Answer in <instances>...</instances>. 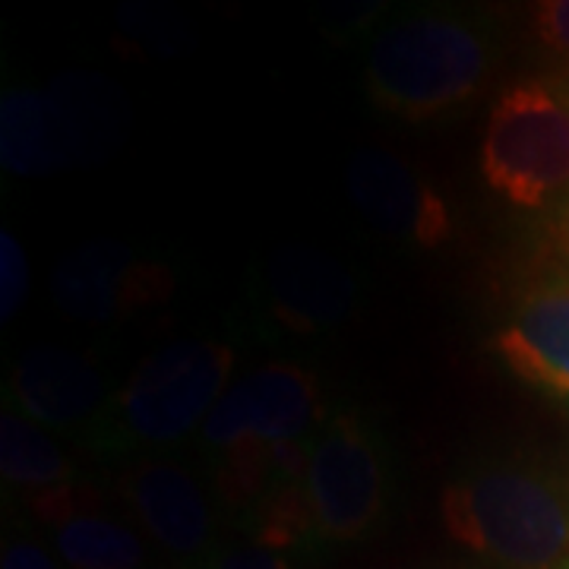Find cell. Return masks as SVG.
<instances>
[{
	"instance_id": "10",
	"label": "cell",
	"mask_w": 569,
	"mask_h": 569,
	"mask_svg": "<svg viewBox=\"0 0 569 569\" xmlns=\"http://www.w3.org/2000/svg\"><path fill=\"white\" fill-rule=\"evenodd\" d=\"M493 355L516 380L569 406V269L538 276L493 332Z\"/></svg>"
},
{
	"instance_id": "5",
	"label": "cell",
	"mask_w": 569,
	"mask_h": 569,
	"mask_svg": "<svg viewBox=\"0 0 569 569\" xmlns=\"http://www.w3.org/2000/svg\"><path fill=\"white\" fill-rule=\"evenodd\" d=\"M310 538L320 545H355L387 516V449L358 411L326 418L310 443L305 475Z\"/></svg>"
},
{
	"instance_id": "16",
	"label": "cell",
	"mask_w": 569,
	"mask_h": 569,
	"mask_svg": "<svg viewBox=\"0 0 569 569\" xmlns=\"http://www.w3.org/2000/svg\"><path fill=\"white\" fill-rule=\"evenodd\" d=\"M0 162L10 174L44 178L58 174L39 86H17L0 102Z\"/></svg>"
},
{
	"instance_id": "11",
	"label": "cell",
	"mask_w": 569,
	"mask_h": 569,
	"mask_svg": "<svg viewBox=\"0 0 569 569\" xmlns=\"http://www.w3.org/2000/svg\"><path fill=\"white\" fill-rule=\"evenodd\" d=\"M7 399L32 425L51 433H77L99 425L111 402L99 367L63 346H32L13 365Z\"/></svg>"
},
{
	"instance_id": "23",
	"label": "cell",
	"mask_w": 569,
	"mask_h": 569,
	"mask_svg": "<svg viewBox=\"0 0 569 569\" xmlns=\"http://www.w3.org/2000/svg\"><path fill=\"white\" fill-rule=\"evenodd\" d=\"M567 569H569V563H567Z\"/></svg>"
},
{
	"instance_id": "21",
	"label": "cell",
	"mask_w": 569,
	"mask_h": 569,
	"mask_svg": "<svg viewBox=\"0 0 569 569\" xmlns=\"http://www.w3.org/2000/svg\"><path fill=\"white\" fill-rule=\"evenodd\" d=\"M550 241L553 250L569 263V197L553 209V222H550ZM569 269V266H567Z\"/></svg>"
},
{
	"instance_id": "9",
	"label": "cell",
	"mask_w": 569,
	"mask_h": 569,
	"mask_svg": "<svg viewBox=\"0 0 569 569\" xmlns=\"http://www.w3.org/2000/svg\"><path fill=\"white\" fill-rule=\"evenodd\" d=\"M348 200L392 241L433 250L452 238L447 197L387 149H361L346 171Z\"/></svg>"
},
{
	"instance_id": "4",
	"label": "cell",
	"mask_w": 569,
	"mask_h": 569,
	"mask_svg": "<svg viewBox=\"0 0 569 569\" xmlns=\"http://www.w3.org/2000/svg\"><path fill=\"white\" fill-rule=\"evenodd\" d=\"M481 178L516 209L545 212L567 200V82L526 77L493 99L481 137Z\"/></svg>"
},
{
	"instance_id": "19",
	"label": "cell",
	"mask_w": 569,
	"mask_h": 569,
	"mask_svg": "<svg viewBox=\"0 0 569 569\" xmlns=\"http://www.w3.org/2000/svg\"><path fill=\"white\" fill-rule=\"evenodd\" d=\"M0 569H63L58 563V553L41 545L39 538L29 535H13L3 541L0 550Z\"/></svg>"
},
{
	"instance_id": "13",
	"label": "cell",
	"mask_w": 569,
	"mask_h": 569,
	"mask_svg": "<svg viewBox=\"0 0 569 569\" xmlns=\"http://www.w3.org/2000/svg\"><path fill=\"white\" fill-rule=\"evenodd\" d=\"M29 509L67 569H149L146 535L104 507L102 493L70 485L29 500Z\"/></svg>"
},
{
	"instance_id": "22",
	"label": "cell",
	"mask_w": 569,
	"mask_h": 569,
	"mask_svg": "<svg viewBox=\"0 0 569 569\" xmlns=\"http://www.w3.org/2000/svg\"><path fill=\"white\" fill-rule=\"evenodd\" d=\"M567 89H569V77H567Z\"/></svg>"
},
{
	"instance_id": "20",
	"label": "cell",
	"mask_w": 569,
	"mask_h": 569,
	"mask_svg": "<svg viewBox=\"0 0 569 569\" xmlns=\"http://www.w3.org/2000/svg\"><path fill=\"white\" fill-rule=\"evenodd\" d=\"M209 569H291V563H288L284 550L250 541V545L222 548V553L216 557V563Z\"/></svg>"
},
{
	"instance_id": "14",
	"label": "cell",
	"mask_w": 569,
	"mask_h": 569,
	"mask_svg": "<svg viewBox=\"0 0 569 569\" xmlns=\"http://www.w3.org/2000/svg\"><path fill=\"white\" fill-rule=\"evenodd\" d=\"M58 171L99 164L123 140L127 102L114 82L92 70H67L41 86Z\"/></svg>"
},
{
	"instance_id": "7",
	"label": "cell",
	"mask_w": 569,
	"mask_h": 569,
	"mask_svg": "<svg viewBox=\"0 0 569 569\" xmlns=\"http://www.w3.org/2000/svg\"><path fill=\"white\" fill-rule=\"evenodd\" d=\"M118 497L137 526L183 569H209L219 548V512L209 485L171 456H137L118 475Z\"/></svg>"
},
{
	"instance_id": "1",
	"label": "cell",
	"mask_w": 569,
	"mask_h": 569,
	"mask_svg": "<svg viewBox=\"0 0 569 569\" xmlns=\"http://www.w3.org/2000/svg\"><path fill=\"white\" fill-rule=\"evenodd\" d=\"M493 70L497 39L488 22L452 7H418L373 32L365 89L387 118L427 123L468 108Z\"/></svg>"
},
{
	"instance_id": "3",
	"label": "cell",
	"mask_w": 569,
	"mask_h": 569,
	"mask_svg": "<svg viewBox=\"0 0 569 569\" xmlns=\"http://www.w3.org/2000/svg\"><path fill=\"white\" fill-rule=\"evenodd\" d=\"M234 370V348L183 336L146 355L86 437L102 459L162 456L200 433Z\"/></svg>"
},
{
	"instance_id": "2",
	"label": "cell",
	"mask_w": 569,
	"mask_h": 569,
	"mask_svg": "<svg viewBox=\"0 0 569 569\" xmlns=\"http://www.w3.org/2000/svg\"><path fill=\"white\" fill-rule=\"evenodd\" d=\"M443 529L500 569L569 563V490L545 468L493 459L452 478L440 493Z\"/></svg>"
},
{
	"instance_id": "17",
	"label": "cell",
	"mask_w": 569,
	"mask_h": 569,
	"mask_svg": "<svg viewBox=\"0 0 569 569\" xmlns=\"http://www.w3.org/2000/svg\"><path fill=\"white\" fill-rule=\"evenodd\" d=\"M29 295V260L20 238L3 231L0 234V320L10 323L26 305Z\"/></svg>"
},
{
	"instance_id": "8",
	"label": "cell",
	"mask_w": 569,
	"mask_h": 569,
	"mask_svg": "<svg viewBox=\"0 0 569 569\" xmlns=\"http://www.w3.org/2000/svg\"><path fill=\"white\" fill-rule=\"evenodd\" d=\"M171 276L162 263L140 260L118 241H86L67 250L51 276V298L67 320L86 326L118 323L164 305Z\"/></svg>"
},
{
	"instance_id": "18",
	"label": "cell",
	"mask_w": 569,
	"mask_h": 569,
	"mask_svg": "<svg viewBox=\"0 0 569 569\" xmlns=\"http://www.w3.org/2000/svg\"><path fill=\"white\" fill-rule=\"evenodd\" d=\"M531 36L550 58L569 67V0H545L531 10Z\"/></svg>"
},
{
	"instance_id": "15",
	"label": "cell",
	"mask_w": 569,
	"mask_h": 569,
	"mask_svg": "<svg viewBox=\"0 0 569 569\" xmlns=\"http://www.w3.org/2000/svg\"><path fill=\"white\" fill-rule=\"evenodd\" d=\"M0 475L7 490L20 493L26 503L77 485V468L54 433L22 418L17 408H3L0 415Z\"/></svg>"
},
{
	"instance_id": "12",
	"label": "cell",
	"mask_w": 569,
	"mask_h": 569,
	"mask_svg": "<svg viewBox=\"0 0 569 569\" xmlns=\"http://www.w3.org/2000/svg\"><path fill=\"white\" fill-rule=\"evenodd\" d=\"M266 310L291 332H332L355 317L358 284L342 263L307 244H284L263 266Z\"/></svg>"
},
{
	"instance_id": "6",
	"label": "cell",
	"mask_w": 569,
	"mask_h": 569,
	"mask_svg": "<svg viewBox=\"0 0 569 569\" xmlns=\"http://www.w3.org/2000/svg\"><path fill=\"white\" fill-rule=\"evenodd\" d=\"M323 425L317 373L295 361H269L228 387L200 430V452L209 462L241 449L298 447L310 443Z\"/></svg>"
}]
</instances>
